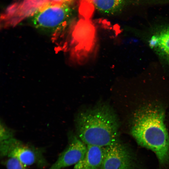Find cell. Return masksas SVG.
<instances>
[{"label": "cell", "mask_w": 169, "mask_h": 169, "mask_svg": "<svg viewBox=\"0 0 169 169\" xmlns=\"http://www.w3.org/2000/svg\"><path fill=\"white\" fill-rule=\"evenodd\" d=\"M165 112L160 105H145L133 115L131 134L140 146L156 155L160 164L169 162V136L165 122Z\"/></svg>", "instance_id": "6da1fadb"}, {"label": "cell", "mask_w": 169, "mask_h": 169, "mask_svg": "<svg viewBox=\"0 0 169 169\" xmlns=\"http://www.w3.org/2000/svg\"><path fill=\"white\" fill-rule=\"evenodd\" d=\"M120 126L117 114L105 103L80 112L76 120L78 135L86 145L104 147L120 141Z\"/></svg>", "instance_id": "7a4b0ae2"}, {"label": "cell", "mask_w": 169, "mask_h": 169, "mask_svg": "<svg viewBox=\"0 0 169 169\" xmlns=\"http://www.w3.org/2000/svg\"><path fill=\"white\" fill-rule=\"evenodd\" d=\"M73 18L69 4L48 3L38 9L31 16V21L35 28L56 38L71 28Z\"/></svg>", "instance_id": "3957f363"}, {"label": "cell", "mask_w": 169, "mask_h": 169, "mask_svg": "<svg viewBox=\"0 0 169 169\" xmlns=\"http://www.w3.org/2000/svg\"><path fill=\"white\" fill-rule=\"evenodd\" d=\"M0 142L1 158L15 157L27 167L35 165L43 169L48 166L43 148L25 144L13 138Z\"/></svg>", "instance_id": "277c9868"}, {"label": "cell", "mask_w": 169, "mask_h": 169, "mask_svg": "<svg viewBox=\"0 0 169 169\" xmlns=\"http://www.w3.org/2000/svg\"><path fill=\"white\" fill-rule=\"evenodd\" d=\"M102 169H134V157L121 141L104 147Z\"/></svg>", "instance_id": "5b68a950"}, {"label": "cell", "mask_w": 169, "mask_h": 169, "mask_svg": "<svg viewBox=\"0 0 169 169\" xmlns=\"http://www.w3.org/2000/svg\"><path fill=\"white\" fill-rule=\"evenodd\" d=\"M87 146L80 139L71 136L68 146L48 169H63L75 165L84 156Z\"/></svg>", "instance_id": "8992f818"}, {"label": "cell", "mask_w": 169, "mask_h": 169, "mask_svg": "<svg viewBox=\"0 0 169 169\" xmlns=\"http://www.w3.org/2000/svg\"><path fill=\"white\" fill-rule=\"evenodd\" d=\"M156 29L149 39V45L161 57L169 61V25Z\"/></svg>", "instance_id": "52a82bcc"}, {"label": "cell", "mask_w": 169, "mask_h": 169, "mask_svg": "<svg viewBox=\"0 0 169 169\" xmlns=\"http://www.w3.org/2000/svg\"><path fill=\"white\" fill-rule=\"evenodd\" d=\"M84 157L74 165L72 169H99L103 162L104 147L87 145Z\"/></svg>", "instance_id": "ba28073f"}, {"label": "cell", "mask_w": 169, "mask_h": 169, "mask_svg": "<svg viewBox=\"0 0 169 169\" xmlns=\"http://www.w3.org/2000/svg\"><path fill=\"white\" fill-rule=\"evenodd\" d=\"M98 11L103 13L113 14L120 11L125 0H86Z\"/></svg>", "instance_id": "9c48e42d"}, {"label": "cell", "mask_w": 169, "mask_h": 169, "mask_svg": "<svg viewBox=\"0 0 169 169\" xmlns=\"http://www.w3.org/2000/svg\"><path fill=\"white\" fill-rule=\"evenodd\" d=\"M2 161L6 169H28L27 166L23 164L17 158L9 157Z\"/></svg>", "instance_id": "30bf717a"}, {"label": "cell", "mask_w": 169, "mask_h": 169, "mask_svg": "<svg viewBox=\"0 0 169 169\" xmlns=\"http://www.w3.org/2000/svg\"><path fill=\"white\" fill-rule=\"evenodd\" d=\"M49 3H52L68 4L69 3L73 0H45Z\"/></svg>", "instance_id": "8fae6325"}]
</instances>
